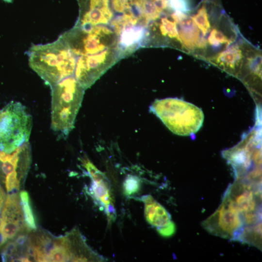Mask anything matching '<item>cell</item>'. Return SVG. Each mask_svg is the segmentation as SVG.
Masks as SVG:
<instances>
[{
    "label": "cell",
    "mask_w": 262,
    "mask_h": 262,
    "mask_svg": "<svg viewBox=\"0 0 262 262\" xmlns=\"http://www.w3.org/2000/svg\"><path fill=\"white\" fill-rule=\"evenodd\" d=\"M60 36L75 57L74 76L85 90L121 59L118 37L110 26L75 24Z\"/></svg>",
    "instance_id": "cell-1"
},
{
    "label": "cell",
    "mask_w": 262,
    "mask_h": 262,
    "mask_svg": "<svg viewBox=\"0 0 262 262\" xmlns=\"http://www.w3.org/2000/svg\"><path fill=\"white\" fill-rule=\"evenodd\" d=\"M27 54L30 67L50 87L74 75L75 57L60 36L51 43L32 45Z\"/></svg>",
    "instance_id": "cell-2"
},
{
    "label": "cell",
    "mask_w": 262,
    "mask_h": 262,
    "mask_svg": "<svg viewBox=\"0 0 262 262\" xmlns=\"http://www.w3.org/2000/svg\"><path fill=\"white\" fill-rule=\"evenodd\" d=\"M51 90V127L66 136L74 127L85 89L74 75L50 87Z\"/></svg>",
    "instance_id": "cell-3"
},
{
    "label": "cell",
    "mask_w": 262,
    "mask_h": 262,
    "mask_svg": "<svg viewBox=\"0 0 262 262\" xmlns=\"http://www.w3.org/2000/svg\"><path fill=\"white\" fill-rule=\"evenodd\" d=\"M149 109L170 131L179 135L196 133L204 121V114L200 108L177 98L156 99Z\"/></svg>",
    "instance_id": "cell-4"
},
{
    "label": "cell",
    "mask_w": 262,
    "mask_h": 262,
    "mask_svg": "<svg viewBox=\"0 0 262 262\" xmlns=\"http://www.w3.org/2000/svg\"><path fill=\"white\" fill-rule=\"evenodd\" d=\"M33 125L25 106L11 101L0 110V150L10 153L28 142Z\"/></svg>",
    "instance_id": "cell-5"
},
{
    "label": "cell",
    "mask_w": 262,
    "mask_h": 262,
    "mask_svg": "<svg viewBox=\"0 0 262 262\" xmlns=\"http://www.w3.org/2000/svg\"><path fill=\"white\" fill-rule=\"evenodd\" d=\"M225 194L241 213L245 227L262 223V186L236 180L229 186Z\"/></svg>",
    "instance_id": "cell-6"
},
{
    "label": "cell",
    "mask_w": 262,
    "mask_h": 262,
    "mask_svg": "<svg viewBox=\"0 0 262 262\" xmlns=\"http://www.w3.org/2000/svg\"><path fill=\"white\" fill-rule=\"evenodd\" d=\"M202 225L213 235L238 241L245 228L241 213L225 194L219 207Z\"/></svg>",
    "instance_id": "cell-7"
},
{
    "label": "cell",
    "mask_w": 262,
    "mask_h": 262,
    "mask_svg": "<svg viewBox=\"0 0 262 262\" xmlns=\"http://www.w3.org/2000/svg\"><path fill=\"white\" fill-rule=\"evenodd\" d=\"M255 47L242 35L236 42L206 61L237 76L243 66L246 68L248 56Z\"/></svg>",
    "instance_id": "cell-8"
},
{
    "label": "cell",
    "mask_w": 262,
    "mask_h": 262,
    "mask_svg": "<svg viewBox=\"0 0 262 262\" xmlns=\"http://www.w3.org/2000/svg\"><path fill=\"white\" fill-rule=\"evenodd\" d=\"M26 230H30L25 223L19 195L9 194L0 215V232L7 243Z\"/></svg>",
    "instance_id": "cell-9"
},
{
    "label": "cell",
    "mask_w": 262,
    "mask_h": 262,
    "mask_svg": "<svg viewBox=\"0 0 262 262\" xmlns=\"http://www.w3.org/2000/svg\"><path fill=\"white\" fill-rule=\"evenodd\" d=\"M147 221L154 227L163 237L172 236L176 230L174 223L167 211L150 195L142 197Z\"/></svg>",
    "instance_id": "cell-10"
},
{
    "label": "cell",
    "mask_w": 262,
    "mask_h": 262,
    "mask_svg": "<svg viewBox=\"0 0 262 262\" xmlns=\"http://www.w3.org/2000/svg\"><path fill=\"white\" fill-rule=\"evenodd\" d=\"M31 160V148L28 142L10 153L0 150V181L3 182L6 176L16 172L25 176Z\"/></svg>",
    "instance_id": "cell-11"
},
{
    "label": "cell",
    "mask_w": 262,
    "mask_h": 262,
    "mask_svg": "<svg viewBox=\"0 0 262 262\" xmlns=\"http://www.w3.org/2000/svg\"><path fill=\"white\" fill-rule=\"evenodd\" d=\"M92 180L91 193L96 201L104 207L105 212L110 218L115 214L110 186L104 174L98 169L90 175Z\"/></svg>",
    "instance_id": "cell-12"
},
{
    "label": "cell",
    "mask_w": 262,
    "mask_h": 262,
    "mask_svg": "<svg viewBox=\"0 0 262 262\" xmlns=\"http://www.w3.org/2000/svg\"><path fill=\"white\" fill-rule=\"evenodd\" d=\"M176 23L184 52L193 55L201 36L199 29L188 14Z\"/></svg>",
    "instance_id": "cell-13"
},
{
    "label": "cell",
    "mask_w": 262,
    "mask_h": 262,
    "mask_svg": "<svg viewBox=\"0 0 262 262\" xmlns=\"http://www.w3.org/2000/svg\"><path fill=\"white\" fill-rule=\"evenodd\" d=\"M239 241L262 248V223L245 227Z\"/></svg>",
    "instance_id": "cell-14"
},
{
    "label": "cell",
    "mask_w": 262,
    "mask_h": 262,
    "mask_svg": "<svg viewBox=\"0 0 262 262\" xmlns=\"http://www.w3.org/2000/svg\"><path fill=\"white\" fill-rule=\"evenodd\" d=\"M25 223L30 230H36L37 227L28 193L22 191L19 194Z\"/></svg>",
    "instance_id": "cell-15"
},
{
    "label": "cell",
    "mask_w": 262,
    "mask_h": 262,
    "mask_svg": "<svg viewBox=\"0 0 262 262\" xmlns=\"http://www.w3.org/2000/svg\"><path fill=\"white\" fill-rule=\"evenodd\" d=\"M140 187L139 179L134 176H129L125 180L123 183V189L125 194L131 196L137 193Z\"/></svg>",
    "instance_id": "cell-16"
},
{
    "label": "cell",
    "mask_w": 262,
    "mask_h": 262,
    "mask_svg": "<svg viewBox=\"0 0 262 262\" xmlns=\"http://www.w3.org/2000/svg\"><path fill=\"white\" fill-rule=\"evenodd\" d=\"M170 8L173 11H177L188 14L191 11L189 0H168Z\"/></svg>",
    "instance_id": "cell-17"
},
{
    "label": "cell",
    "mask_w": 262,
    "mask_h": 262,
    "mask_svg": "<svg viewBox=\"0 0 262 262\" xmlns=\"http://www.w3.org/2000/svg\"><path fill=\"white\" fill-rule=\"evenodd\" d=\"M6 196H7L5 192L0 184V215L4 204Z\"/></svg>",
    "instance_id": "cell-18"
},
{
    "label": "cell",
    "mask_w": 262,
    "mask_h": 262,
    "mask_svg": "<svg viewBox=\"0 0 262 262\" xmlns=\"http://www.w3.org/2000/svg\"><path fill=\"white\" fill-rule=\"evenodd\" d=\"M6 243V241L3 238L0 232V250H1L2 247L4 246Z\"/></svg>",
    "instance_id": "cell-19"
},
{
    "label": "cell",
    "mask_w": 262,
    "mask_h": 262,
    "mask_svg": "<svg viewBox=\"0 0 262 262\" xmlns=\"http://www.w3.org/2000/svg\"><path fill=\"white\" fill-rule=\"evenodd\" d=\"M3 0L7 2H11L13 0Z\"/></svg>",
    "instance_id": "cell-20"
}]
</instances>
